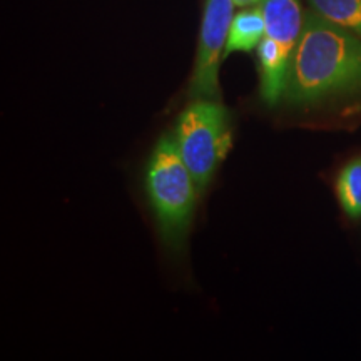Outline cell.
<instances>
[{"mask_svg": "<svg viewBox=\"0 0 361 361\" xmlns=\"http://www.w3.org/2000/svg\"><path fill=\"white\" fill-rule=\"evenodd\" d=\"M358 90L361 37L318 12H306L283 97L291 104H313Z\"/></svg>", "mask_w": 361, "mask_h": 361, "instance_id": "6da1fadb", "label": "cell"}, {"mask_svg": "<svg viewBox=\"0 0 361 361\" xmlns=\"http://www.w3.org/2000/svg\"><path fill=\"white\" fill-rule=\"evenodd\" d=\"M144 184L161 238L174 250L183 246L200 188L179 154L174 135L166 134L157 141L146 166Z\"/></svg>", "mask_w": 361, "mask_h": 361, "instance_id": "7a4b0ae2", "label": "cell"}, {"mask_svg": "<svg viewBox=\"0 0 361 361\" xmlns=\"http://www.w3.org/2000/svg\"><path fill=\"white\" fill-rule=\"evenodd\" d=\"M174 141L200 192L204 191L231 141L228 112L216 99H194L179 117Z\"/></svg>", "mask_w": 361, "mask_h": 361, "instance_id": "3957f363", "label": "cell"}, {"mask_svg": "<svg viewBox=\"0 0 361 361\" xmlns=\"http://www.w3.org/2000/svg\"><path fill=\"white\" fill-rule=\"evenodd\" d=\"M233 0H206L202 12L196 66L191 80L192 99L219 97V64L234 19Z\"/></svg>", "mask_w": 361, "mask_h": 361, "instance_id": "277c9868", "label": "cell"}, {"mask_svg": "<svg viewBox=\"0 0 361 361\" xmlns=\"http://www.w3.org/2000/svg\"><path fill=\"white\" fill-rule=\"evenodd\" d=\"M259 7L264 16V37L273 40L293 59L305 25V12L300 0H261Z\"/></svg>", "mask_w": 361, "mask_h": 361, "instance_id": "5b68a950", "label": "cell"}, {"mask_svg": "<svg viewBox=\"0 0 361 361\" xmlns=\"http://www.w3.org/2000/svg\"><path fill=\"white\" fill-rule=\"evenodd\" d=\"M266 25L261 7H246L238 12L231 22L228 42H226L223 61L234 52H251L258 49L261 40L264 39Z\"/></svg>", "mask_w": 361, "mask_h": 361, "instance_id": "8992f818", "label": "cell"}, {"mask_svg": "<svg viewBox=\"0 0 361 361\" xmlns=\"http://www.w3.org/2000/svg\"><path fill=\"white\" fill-rule=\"evenodd\" d=\"M314 12L361 37V0H310Z\"/></svg>", "mask_w": 361, "mask_h": 361, "instance_id": "52a82bcc", "label": "cell"}, {"mask_svg": "<svg viewBox=\"0 0 361 361\" xmlns=\"http://www.w3.org/2000/svg\"><path fill=\"white\" fill-rule=\"evenodd\" d=\"M340 204L351 218H361V157L345 166L336 180Z\"/></svg>", "mask_w": 361, "mask_h": 361, "instance_id": "ba28073f", "label": "cell"}, {"mask_svg": "<svg viewBox=\"0 0 361 361\" xmlns=\"http://www.w3.org/2000/svg\"><path fill=\"white\" fill-rule=\"evenodd\" d=\"M236 7H255L259 6L261 0H233Z\"/></svg>", "mask_w": 361, "mask_h": 361, "instance_id": "9c48e42d", "label": "cell"}]
</instances>
